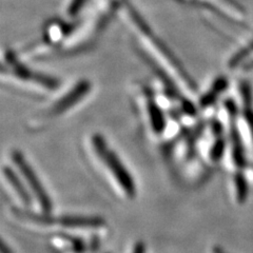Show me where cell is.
I'll return each instance as SVG.
<instances>
[{
    "label": "cell",
    "instance_id": "cell-1",
    "mask_svg": "<svg viewBox=\"0 0 253 253\" xmlns=\"http://www.w3.org/2000/svg\"><path fill=\"white\" fill-rule=\"evenodd\" d=\"M93 147L96 151V154L101 158L109 170L112 172L116 180L120 183L122 189L125 193L131 199L135 197L136 195V186L135 183L131 176L130 172L126 170L124 164L121 162L120 157H118L112 150H109L107 147V142L105 138L100 135H95L92 138Z\"/></svg>",
    "mask_w": 253,
    "mask_h": 253
},
{
    "label": "cell",
    "instance_id": "cell-2",
    "mask_svg": "<svg viewBox=\"0 0 253 253\" xmlns=\"http://www.w3.org/2000/svg\"><path fill=\"white\" fill-rule=\"evenodd\" d=\"M12 157L14 164L17 166V168L22 174V176L27 180L30 189L32 190V192L34 193L36 200L39 203V205H41L43 212L50 213L53 208L52 201L49 194L45 191L44 187L41 183V180H39L37 174L35 173L33 168L31 167L26 158L23 157V155L19 151H14Z\"/></svg>",
    "mask_w": 253,
    "mask_h": 253
},
{
    "label": "cell",
    "instance_id": "cell-3",
    "mask_svg": "<svg viewBox=\"0 0 253 253\" xmlns=\"http://www.w3.org/2000/svg\"><path fill=\"white\" fill-rule=\"evenodd\" d=\"M57 223L69 228H96L104 226L105 220L99 216L63 215L57 218Z\"/></svg>",
    "mask_w": 253,
    "mask_h": 253
},
{
    "label": "cell",
    "instance_id": "cell-4",
    "mask_svg": "<svg viewBox=\"0 0 253 253\" xmlns=\"http://www.w3.org/2000/svg\"><path fill=\"white\" fill-rule=\"evenodd\" d=\"M231 118V126H230V137L232 144V158L233 163L239 169H244L246 167L247 161L245 155V149L240 136L239 129L235 124V116H230Z\"/></svg>",
    "mask_w": 253,
    "mask_h": 253
},
{
    "label": "cell",
    "instance_id": "cell-5",
    "mask_svg": "<svg viewBox=\"0 0 253 253\" xmlns=\"http://www.w3.org/2000/svg\"><path fill=\"white\" fill-rule=\"evenodd\" d=\"M3 174L6 177L7 181H9V183L12 185L16 193H17V195L19 196L21 202L26 206H30L31 202H32V197L28 191V189L25 187V185H23L21 179L19 178L17 174H16V172L10 167H4Z\"/></svg>",
    "mask_w": 253,
    "mask_h": 253
},
{
    "label": "cell",
    "instance_id": "cell-6",
    "mask_svg": "<svg viewBox=\"0 0 253 253\" xmlns=\"http://www.w3.org/2000/svg\"><path fill=\"white\" fill-rule=\"evenodd\" d=\"M234 184H235L237 201H239L241 204H244L248 197V184H247L246 177H245V175L242 172L235 173Z\"/></svg>",
    "mask_w": 253,
    "mask_h": 253
},
{
    "label": "cell",
    "instance_id": "cell-7",
    "mask_svg": "<svg viewBox=\"0 0 253 253\" xmlns=\"http://www.w3.org/2000/svg\"><path fill=\"white\" fill-rule=\"evenodd\" d=\"M149 113H150V120H151V125L154 132L162 133L165 129V117L162 113V111L158 109L156 106L151 105L149 107Z\"/></svg>",
    "mask_w": 253,
    "mask_h": 253
},
{
    "label": "cell",
    "instance_id": "cell-8",
    "mask_svg": "<svg viewBox=\"0 0 253 253\" xmlns=\"http://www.w3.org/2000/svg\"><path fill=\"white\" fill-rule=\"evenodd\" d=\"M84 94H85V93H84V90H78V91H75V92H72L71 94H69L68 96H66L56 105V107H55V109H54L55 112L61 113V112H63V111L69 109L70 107H72L84 96Z\"/></svg>",
    "mask_w": 253,
    "mask_h": 253
},
{
    "label": "cell",
    "instance_id": "cell-9",
    "mask_svg": "<svg viewBox=\"0 0 253 253\" xmlns=\"http://www.w3.org/2000/svg\"><path fill=\"white\" fill-rule=\"evenodd\" d=\"M227 84H227V81L225 78L217 79V82L214 84V85H213L212 91L209 94L206 95L204 99H202V105L209 106V105L213 104V102L215 101L216 97L218 96V94H220L227 88Z\"/></svg>",
    "mask_w": 253,
    "mask_h": 253
},
{
    "label": "cell",
    "instance_id": "cell-10",
    "mask_svg": "<svg viewBox=\"0 0 253 253\" xmlns=\"http://www.w3.org/2000/svg\"><path fill=\"white\" fill-rule=\"evenodd\" d=\"M253 53V41L239 52L236 53L234 56L231 58L230 62H229V66H230L231 69L236 68L237 66H240L241 63H243L245 60H246L250 55Z\"/></svg>",
    "mask_w": 253,
    "mask_h": 253
},
{
    "label": "cell",
    "instance_id": "cell-11",
    "mask_svg": "<svg viewBox=\"0 0 253 253\" xmlns=\"http://www.w3.org/2000/svg\"><path fill=\"white\" fill-rule=\"evenodd\" d=\"M226 148V141L224 138L220 136L215 140L214 144L210 149V158L213 162H218L221 157H223L225 153Z\"/></svg>",
    "mask_w": 253,
    "mask_h": 253
},
{
    "label": "cell",
    "instance_id": "cell-12",
    "mask_svg": "<svg viewBox=\"0 0 253 253\" xmlns=\"http://www.w3.org/2000/svg\"><path fill=\"white\" fill-rule=\"evenodd\" d=\"M241 92H242V97H243L245 108L251 107L252 106V93H251V88H250L249 84L243 83Z\"/></svg>",
    "mask_w": 253,
    "mask_h": 253
},
{
    "label": "cell",
    "instance_id": "cell-13",
    "mask_svg": "<svg viewBox=\"0 0 253 253\" xmlns=\"http://www.w3.org/2000/svg\"><path fill=\"white\" fill-rule=\"evenodd\" d=\"M245 118H246V122L249 126L250 132L252 134V138H253V110L251 109V107H246L245 108Z\"/></svg>",
    "mask_w": 253,
    "mask_h": 253
},
{
    "label": "cell",
    "instance_id": "cell-14",
    "mask_svg": "<svg viewBox=\"0 0 253 253\" xmlns=\"http://www.w3.org/2000/svg\"><path fill=\"white\" fill-rule=\"evenodd\" d=\"M212 130L213 133H214L217 137H219L221 135V132H223V126H221V125L218 122L214 121L212 124Z\"/></svg>",
    "mask_w": 253,
    "mask_h": 253
},
{
    "label": "cell",
    "instance_id": "cell-15",
    "mask_svg": "<svg viewBox=\"0 0 253 253\" xmlns=\"http://www.w3.org/2000/svg\"><path fill=\"white\" fill-rule=\"evenodd\" d=\"M133 253H146V246L142 242H138L135 246H134Z\"/></svg>",
    "mask_w": 253,
    "mask_h": 253
},
{
    "label": "cell",
    "instance_id": "cell-16",
    "mask_svg": "<svg viewBox=\"0 0 253 253\" xmlns=\"http://www.w3.org/2000/svg\"><path fill=\"white\" fill-rule=\"evenodd\" d=\"M1 253H13L12 249L9 247V245H6L4 241L1 243Z\"/></svg>",
    "mask_w": 253,
    "mask_h": 253
},
{
    "label": "cell",
    "instance_id": "cell-17",
    "mask_svg": "<svg viewBox=\"0 0 253 253\" xmlns=\"http://www.w3.org/2000/svg\"><path fill=\"white\" fill-rule=\"evenodd\" d=\"M246 70H253V60H251V61H249L247 65H246V68H245Z\"/></svg>",
    "mask_w": 253,
    "mask_h": 253
},
{
    "label": "cell",
    "instance_id": "cell-18",
    "mask_svg": "<svg viewBox=\"0 0 253 253\" xmlns=\"http://www.w3.org/2000/svg\"><path fill=\"white\" fill-rule=\"evenodd\" d=\"M214 253H227V252L224 249L216 247V248H214Z\"/></svg>",
    "mask_w": 253,
    "mask_h": 253
}]
</instances>
